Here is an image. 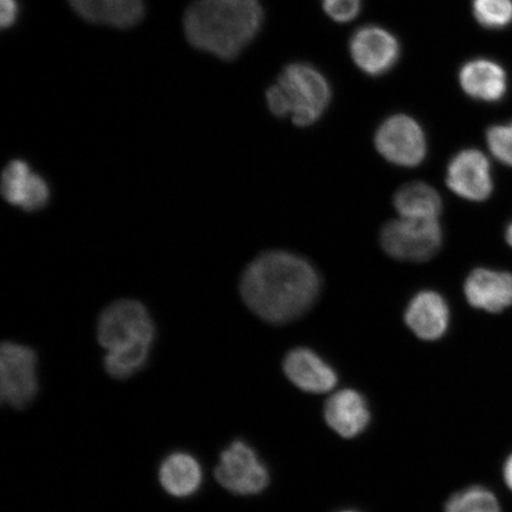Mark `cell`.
Here are the masks:
<instances>
[{
    "instance_id": "obj_11",
    "label": "cell",
    "mask_w": 512,
    "mask_h": 512,
    "mask_svg": "<svg viewBox=\"0 0 512 512\" xmlns=\"http://www.w3.org/2000/svg\"><path fill=\"white\" fill-rule=\"evenodd\" d=\"M2 195L11 206L35 213L48 206L49 184L22 159L11 160L2 175Z\"/></svg>"
},
{
    "instance_id": "obj_3",
    "label": "cell",
    "mask_w": 512,
    "mask_h": 512,
    "mask_svg": "<svg viewBox=\"0 0 512 512\" xmlns=\"http://www.w3.org/2000/svg\"><path fill=\"white\" fill-rule=\"evenodd\" d=\"M96 335L106 373L117 380L130 379L149 361L156 329L146 306L137 300H118L101 313Z\"/></svg>"
},
{
    "instance_id": "obj_23",
    "label": "cell",
    "mask_w": 512,
    "mask_h": 512,
    "mask_svg": "<svg viewBox=\"0 0 512 512\" xmlns=\"http://www.w3.org/2000/svg\"><path fill=\"white\" fill-rule=\"evenodd\" d=\"M326 14L338 23H348L361 11V0H323Z\"/></svg>"
},
{
    "instance_id": "obj_1",
    "label": "cell",
    "mask_w": 512,
    "mask_h": 512,
    "mask_svg": "<svg viewBox=\"0 0 512 512\" xmlns=\"http://www.w3.org/2000/svg\"><path fill=\"white\" fill-rule=\"evenodd\" d=\"M319 275L309 261L284 251L261 254L243 272V302L267 323L279 325L302 317L315 304Z\"/></svg>"
},
{
    "instance_id": "obj_21",
    "label": "cell",
    "mask_w": 512,
    "mask_h": 512,
    "mask_svg": "<svg viewBox=\"0 0 512 512\" xmlns=\"http://www.w3.org/2000/svg\"><path fill=\"white\" fill-rule=\"evenodd\" d=\"M473 15L484 28L503 29L512 23V0H473Z\"/></svg>"
},
{
    "instance_id": "obj_27",
    "label": "cell",
    "mask_w": 512,
    "mask_h": 512,
    "mask_svg": "<svg viewBox=\"0 0 512 512\" xmlns=\"http://www.w3.org/2000/svg\"><path fill=\"white\" fill-rule=\"evenodd\" d=\"M341 512H357V511L345 510V511H341Z\"/></svg>"
},
{
    "instance_id": "obj_8",
    "label": "cell",
    "mask_w": 512,
    "mask_h": 512,
    "mask_svg": "<svg viewBox=\"0 0 512 512\" xmlns=\"http://www.w3.org/2000/svg\"><path fill=\"white\" fill-rule=\"evenodd\" d=\"M375 145L388 162L406 168L424 162L427 153L424 130L413 118L403 114L384 121L376 132Z\"/></svg>"
},
{
    "instance_id": "obj_24",
    "label": "cell",
    "mask_w": 512,
    "mask_h": 512,
    "mask_svg": "<svg viewBox=\"0 0 512 512\" xmlns=\"http://www.w3.org/2000/svg\"><path fill=\"white\" fill-rule=\"evenodd\" d=\"M18 4L16 0H0V24L2 28H10L18 17Z\"/></svg>"
},
{
    "instance_id": "obj_20",
    "label": "cell",
    "mask_w": 512,
    "mask_h": 512,
    "mask_svg": "<svg viewBox=\"0 0 512 512\" xmlns=\"http://www.w3.org/2000/svg\"><path fill=\"white\" fill-rule=\"evenodd\" d=\"M445 511L502 512V509L494 492L483 486H470L448 499Z\"/></svg>"
},
{
    "instance_id": "obj_19",
    "label": "cell",
    "mask_w": 512,
    "mask_h": 512,
    "mask_svg": "<svg viewBox=\"0 0 512 512\" xmlns=\"http://www.w3.org/2000/svg\"><path fill=\"white\" fill-rule=\"evenodd\" d=\"M394 206L406 219H438L443 211V200L439 192L424 182L403 185L394 196Z\"/></svg>"
},
{
    "instance_id": "obj_13",
    "label": "cell",
    "mask_w": 512,
    "mask_h": 512,
    "mask_svg": "<svg viewBox=\"0 0 512 512\" xmlns=\"http://www.w3.org/2000/svg\"><path fill=\"white\" fill-rule=\"evenodd\" d=\"M464 292L467 302L475 309L502 312L512 306V274L477 268L467 277Z\"/></svg>"
},
{
    "instance_id": "obj_22",
    "label": "cell",
    "mask_w": 512,
    "mask_h": 512,
    "mask_svg": "<svg viewBox=\"0 0 512 512\" xmlns=\"http://www.w3.org/2000/svg\"><path fill=\"white\" fill-rule=\"evenodd\" d=\"M490 152L499 162L512 168V121L507 125H496L486 132Z\"/></svg>"
},
{
    "instance_id": "obj_5",
    "label": "cell",
    "mask_w": 512,
    "mask_h": 512,
    "mask_svg": "<svg viewBox=\"0 0 512 512\" xmlns=\"http://www.w3.org/2000/svg\"><path fill=\"white\" fill-rule=\"evenodd\" d=\"M380 242L383 251L396 260L425 262L434 258L443 246V230L438 219L401 217L384 224Z\"/></svg>"
},
{
    "instance_id": "obj_16",
    "label": "cell",
    "mask_w": 512,
    "mask_h": 512,
    "mask_svg": "<svg viewBox=\"0 0 512 512\" xmlns=\"http://www.w3.org/2000/svg\"><path fill=\"white\" fill-rule=\"evenodd\" d=\"M83 19L95 24L130 29L142 21L145 14L143 0H68Z\"/></svg>"
},
{
    "instance_id": "obj_2",
    "label": "cell",
    "mask_w": 512,
    "mask_h": 512,
    "mask_svg": "<svg viewBox=\"0 0 512 512\" xmlns=\"http://www.w3.org/2000/svg\"><path fill=\"white\" fill-rule=\"evenodd\" d=\"M264 22L259 0H195L183 19L192 47L230 61L254 40Z\"/></svg>"
},
{
    "instance_id": "obj_7",
    "label": "cell",
    "mask_w": 512,
    "mask_h": 512,
    "mask_svg": "<svg viewBox=\"0 0 512 512\" xmlns=\"http://www.w3.org/2000/svg\"><path fill=\"white\" fill-rule=\"evenodd\" d=\"M38 358L27 345L4 342L0 350V399L5 405L22 409L38 393Z\"/></svg>"
},
{
    "instance_id": "obj_25",
    "label": "cell",
    "mask_w": 512,
    "mask_h": 512,
    "mask_svg": "<svg viewBox=\"0 0 512 512\" xmlns=\"http://www.w3.org/2000/svg\"><path fill=\"white\" fill-rule=\"evenodd\" d=\"M503 478L505 484H507L508 488L512 491V453L509 458L505 460V464L503 467Z\"/></svg>"
},
{
    "instance_id": "obj_26",
    "label": "cell",
    "mask_w": 512,
    "mask_h": 512,
    "mask_svg": "<svg viewBox=\"0 0 512 512\" xmlns=\"http://www.w3.org/2000/svg\"><path fill=\"white\" fill-rule=\"evenodd\" d=\"M505 240H507L508 245L512 247V222L509 224L507 230H505Z\"/></svg>"
},
{
    "instance_id": "obj_15",
    "label": "cell",
    "mask_w": 512,
    "mask_h": 512,
    "mask_svg": "<svg viewBox=\"0 0 512 512\" xmlns=\"http://www.w3.org/2000/svg\"><path fill=\"white\" fill-rule=\"evenodd\" d=\"M406 324L424 341H437L443 337L450 323V311L445 299L437 292L416 294L405 313Z\"/></svg>"
},
{
    "instance_id": "obj_17",
    "label": "cell",
    "mask_w": 512,
    "mask_h": 512,
    "mask_svg": "<svg viewBox=\"0 0 512 512\" xmlns=\"http://www.w3.org/2000/svg\"><path fill=\"white\" fill-rule=\"evenodd\" d=\"M158 479L166 494L179 499L189 498L201 489L202 465L188 452H172L159 465Z\"/></svg>"
},
{
    "instance_id": "obj_10",
    "label": "cell",
    "mask_w": 512,
    "mask_h": 512,
    "mask_svg": "<svg viewBox=\"0 0 512 512\" xmlns=\"http://www.w3.org/2000/svg\"><path fill=\"white\" fill-rule=\"evenodd\" d=\"M350 51L358 68L368 75L380 76L398 62L400 44L389 31L370 25L355 32Z\"/></svg>"
},
{
    "instance_id": "obj_9",
    "label": "cell",
    "mask_w": 512,
    "mask_h": 512,
    "mask_svg": "<svg viewBox=\"0 0 512 512\" xmlns=\"http://www.w3.org/2000/svg\"><path fill=\"white\" fill-rule=\"evenodd\" d=\"M446 183L465 200H488L494 190L489 159L478 150L459 152L447 166Z\"/></svg>"
},
{
    "instance_id": "obj_14",
    "label": "cell",
    "mask_w": 512,
    "mask_h": 512,
    "mask_svg": "<svg viewBox=\"0 0 512 512\" xmlns=\"http://www.w3.org/2000/svg\"><path fill=\"white\" fill-rule=\"evenodd\" d=\"M326 424L339 437L352 439L366 431L370 411L366 399L354 389H343L325 403Z\"/></svg>"
},
{
    "instance_id": "obj_4",
    "label": "cell",
    "mask_w": 512,
    "mask_h": 512,
    "mask_svg": "<svg viewBox=\"0 0 512 512\" xmlns=\"http://www.w3.org/2000/svg\"><path fill=\"white\" fill-rule=\"evenodd\" d=\"M267 105L277 117H290L298 126H310L322 118L331 100L325 76L306 63H293L284 69L278 82L268 88Z\"/></svg>"
},
{
    "instance_id": "obj_18",
    "label": "cell",
    "mask_w": 512,
    "mask_h": 512,
    "mask_svg": "<svg viewBox=\"0 0 512 512\" xmlns=\"http://www.w3.org/2000/svg\"><path fill=\"white\" fill-rule=\"evenodd\" d=\"M459 82L471 98L496 102L507 92V74L499 64L489 60H473L460 69Z\"/></svg>"
},
{
    "instance_id": "obj_12",
    "label": "cell",
    "mask_w": 512,
    "mask_h": 512,
    "mask_svg": "<svg viewBox=\"0 0 512 512\" xmlns=\"http://www.w3.org/2000/svg\"><path fill=\"white\" fill-rule=\"evenodd\" d=\"M284 373L294 386L311 394L331 392L338 382L336 371L316 352L305 348L288 352Z\"/></svg>"
},
{
    "instance_id": "obj_6",
    "label": "cell",
    "mask_w": 512,
    "mask_h": 512,
    "mask_svg": "<svg viewBox=\"0 0 512 512\" xmlns=\"http://www.w3.org/2000/svg\"><path fill=\"white\" fill-rule=\"evenodd\" d=\"M214 476L222 488L234 495L254 496L270 484V472L251 445L236 440L221 453Z\"/></svg>"
}]
</instances>
